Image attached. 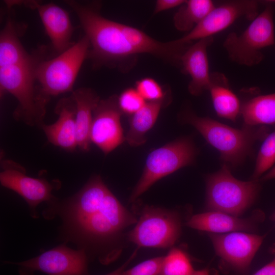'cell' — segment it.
Masks as SVG:
<instances>
[{
    "label": "cell",
    "mask_w": 275,
    "mask_h": 275,
    "mask_svg": "<svg viewBox=\"0 0 275 275\" xmlns=\"http://www.w3.org/2000/svg\"><path fill=\"white\" fill-rule=\"evenodd\" d=\"M55 113L57 120L53 124L43 123L40 126L49 142L67 151L77 147L75 115L76 106L71 96L61 98L58 102Z\"/></svg>",
    "instance_id": "cell-15"
},
{
    "label": "cell",
    "mask_w": 275,
    "mask_h": 275,
    "mask_svg": "<svg viewBox=\"0 0 275 275\" xmlns=\"http://www.w3.org/2000/svg\"><path fill=\"white\" fill-rule=\"evenodd\" d=\"M29 61L15 65L0 67L1 96L12 95L18 105L14 118L30 126H41L49 101L41 93L37 85L35 71L39 62L48 58L47 47L39 46L32 52Z\"/></svg>",
    "instance_id": "cell-2"
},
{
    "label": "cell",
    "mask_w": 275,
    "mask_h": 275,
    "mask_svg": "<svg viewBox=\"0 0 275 275\" xmlns=\"http://www.w3.org/2000/svg\"><path fill=\"white\" fill-rule=\"evenodd\" d=\"M146 101L135 89L129 88L123 91L118 97V103L121 112L132 115L140 110Z\"/></svg>",
    "instance_id": "cell-25"
},
{
    "label": "cell",
    "mask_w": 275,
    "mask_h": 275,
    "mask_svg": "<svg viewBox=\"0 0 275 275\" xmlns=\"http://www.w3.org/2000/svg\"><path fill=\"white\" fill-rule=\"evenodd\" d=\"M183 119L219 151L221 159L228 166L241 164L251 153L254 144L264 140L269 132L266 126L244 125L241 129L234 128L212 119L199 117L189 111L183 114Z\"/></svg>",
    "instance_id": "cell-3"
},
{
    "label": "cell",
    "mask_w": 275,
    "mask_h": 275,
    "mask_svg": "<svg viewBox=\"0 0 275 275\" xmlns=\"http://www.w3.org/2000/svg\"><path fill=\"white\" fill-rule=\"evenodd\" d=\"M7 263L18 265L20 275H34L36 271L48 275H90L85 249L75 250L65 245L25 261Z\"/></svg>",
    "instance_id": "cell-9"
},
{
    "label": "cell",
    "mask_w": 275,
    "mask_h": 275,
    "mask_svg": "<svg viewBox=\"0 0 275 275\" xmlns=\"http://www.w3.org/2000/svg\"><path fill=\"white\" fill-rule=\"evenodd\" d=\"M162 256L156 257L124 270L121 275H158L163 259Z\"/></svg>",
    "instance_id": "cell-27"
},
{
    "label": "cell",
    "mask_w": 275,
    "mask_h": 275,
    "mask_svg": "<svg viewBox=\"0 0 275 275\" xmlns=\"http://www.w3.org/2000/svg\"><path fill=\"white\" fill-rule=\"evenodd\" d=\"M272 219L273 220L275 221V212L274 213V214L272 215Z\"/></svg>",
    "instance_id": "cell-33"
},
{
    "label": "cell",
    "mask_w": 275,
    "mask_h": 275,
    "mask_svg": "<svg viewBox=\"0 0 275 275\" xmlns=\"http://www.w3.org/2000/svg\"><path fill=\"white\" fill-rule=\"evenodd\" d=\"M260 214L240 218L227 213L209 211L191 216L186 223L190 228L215 234L252 231L260 221Z\"/></svg>",
    "instance_id": "cell-16"
},
{
    "label": "cell",
    "mask_w": 275,
    "mask_h": 275,
    "mask_svg": "<svg viewBox=\"0 0 275 275\" xmlns=\"http://www.w3.org/2000/svg\"><path fill=\"white\" fill-rule=\"evenodd\" d=\"M197 153L193 142L187 138L152 151L146 159L143 174L131 194L130 202L135 201L158 180L191 164Z\"/></svg>",
    "instance_id": "cell-7"
},
{
    "label": "cell",
    "mask_w": 275,
    "mask_h": 275,
    "mask_svg": "<svg viewBox=\"0 0 275 275\" xmlns=\"http://www.w3.org/2000/svg\"><path fill=\"white\" fill-rule=\"evenodd\" d=\"M26 6L37 10L51 46L60 54L71 46L73 28L68 13L63 8L53 3L40 4L38 2H28Z\"/></svg>",
    "instance_id": "cell-13"
},
{
    "label": "cell",
    "mask_w": 275,
    "mask_h": 275,
    "mask_svg": "<svg viewBox=\"0 0 275 275\" xmlns=\"http://www.w3.org/2000/svg\"><path fill=\"white\" fill-rule=\"evenodd\" d=\"M163 104V100L147 102L130 119L129 128L125 141L131 146H139L146 142L145 135L155 123Z\"/></svg>",
    "instance_id": "cell-20"
},
{
    "label": "cell",
    "mask_w": 275,
    "mask_h": 275,
    "mask_svg": "<svg viewBox=\"0 0 275 275\" xmlns=\"http://www.w3.org/2000/svg\"><path fill=\"white\" fill-rule=\"evenodd\" d=\"M135 89L145 101L163 100L164 93L161 86L153 78L145 77L136 82Z\"/></svg>",
    "instance_id": "cell-26"
},
{
    "label": "cell",
    "mask_w": 275,
    "mask_h": 275,
    "mask_svg": "<svg viewBox=\"0 0 275 275\" xmlns=\"http://www.w3.org/2000/svg\"><path fill=\"white\" fill-rule=\"evenodd\" d=\"M195 271L187 254L174 248L163 257L158 275H192Z\"/></svg>",
    "instance_id": "cell-23"
},
{
    "label": "cell",
    "mask_w": 275,
    "mask_h": 275,
    "mask_svg": "<svg viewBox=\"0 0 275 275\" xmlns=\"http://www.w3.org/2000/svg\"><path fill=\"white\" fill-rule=\"evenodd\" d=\"M63 209L72 233L83 241L105 243L137 223L135 216L119 202L99 176L89 179L70 198Z\"/></svg>",
    "instance_id": "cell-1"
},
{
    "label": "cell",
    "mask_w": 275,
    "mask_h": 275,
    "mask_svg": "<svg viewBox=\"0 0 275 275\" xmlns=\"http://www.w3.org/2000/svg\"><path fill=\"white\" fill-rule=\"evenodd\" d=\"M244 125L266 126L275 123V93L253 97L241 106Z\"/></svg>",
    "instance_id": "cell-21"
},
{
    "label": "cell",
    "mask_w": 275,
    "mask_h": 275,
    "mask_svg": "<svg viewBox=\"0 0 275 275\" xmlns=\"http://www.w3.org/2000/svg\"><path fill=\"white\" fill-rule=\"evenodd\" d=\"M183 0H158L156 2L154 14L182 5Z\"/></svg>",
    "instance_id": "cell-28"
},
{
    "label": "cell",
    "mask_w": 275,
    "mask_h": 275,
    "mask_svg": "<svg viewBox=\"0 0 275 275\" xmlns=\"http://www.w3.org/2000/svg\"><path fill=\"white\" fill-rule=\"evenodd\" d=\"M273 179H275V166L271 168L265 174H264L259 179V181L260 182L265 181Z\"/></svg>",
    "instance_id": "cell-31"
},
{
    "label": "cell",
    "mask_w": 275,
    "mask_h": 275,
    "mask_svg": "<svg viewBox=\"0 0 275 275\" xmlns=\"http://www.w3.org/2000/svg\"><path fill=\"white\" fill-rule=\"evenodd\" d=\"M136 251H135L130 258L121 266L115 270L107 273L105 275H121L123 271L125 269L128 265L131 262V261L134 259L136 255Z\"/></svg>",
    "instance_id": "cell-30"
},
{
    "label": "cell",
    "mask_w": 275,
    "mask_h": 275,
    "mask_svg": "<svg viewBox=\"0 0 275 275\" xmlns=\"http://www.w3.org/2000/svg\"><path fill=\"white\" fill-rule=\"evenodd\" d=\"M213 42V37L200 40L191 44L180 58L182 71L191 78L188 90L193 95L199 96L209 88L211 74L207 49Z\"/></svg>",
    "instance_id": "cell-14"
},
{
    "label": "cell",
    "mask_w": 275,
    "mask_h": 275,
    "mask_svg": "<svg viewBox=\"0 0 275 275\" xmlns=\"http://www.w3.org/2000/svg\"><path fill=\"white\" fill-rule=\"evenodd\" d=\"M208 91L217 115L235 121L240 114L241 106L237 96L230 89L226 76L219 72L211 74Z\"/></svg>",
    "instance_id": "cell-19"
},
{
    "label": "cell",
    "mask_w": 275,
    "mask_h": 275,
    "mask_svg": "<svg viewBox=\"0 0 275 275\" xmlns=\"http://www.w3.org/2000/svg\"><path fill=\"white\" fill-rule=\"evenodd\" d=\"M252 275H275V257Z\"/></svg>",
    "instance_id": "cell-29"
},
{
    "label": "cell",
    "mask_w": 275,
    "mask_h": 275,
    "mask_svg": "<svg viewBox=\"0 0 275 275\" xmlns=\"http://www.w3.org/2000/svg\"><path fill=\"white\" fill-rule=\"evenodd\" d=\"M181 230L180 219L175 212L146 206L128 239L139 247L166 249L175 244Z\"/></svg>",
    "instance_id": "cell-8"
},
{
    "label": "cell",
    "mask_w": 275,
    "mask_h": 275,
    "mask_svg": "<svg viewBox=\"0 0 275 275\" xmlns=\"http://www.w3.org/2000/svg\"><path fill=\"white\" fill-rule=\"evenodd\" d=\"M0 173L1 185L20 195L28 203L33 215L41 202L54 200L53 185L45 179L28 176L24 169L10 160L3 161Z\"/></svg>",
    "instance_id": "cell-12"
},
{
    "label": "cell",
    "mask_w": 275,
    "mask_h": 275,
    "mask_svg": "<svg viewBox=\"0 0 275 275\" xmlns=\"http://www.w3.org/2000/svg\"><path fill=\"white\" fill-rule=\"evenodd\" d=\"M90 42L84 35L54 58L41 61L35 71L39 89L48 100L52 96L73 92V87L84 61L88 59Z\"/></svg>",
    "instance_id": "cell-4"
},
{
    "label": "cell",
    "mask_w": 275,
    "mask_h": 275,
    "mask_svg": "<svg viewBox=\"0 0 275 275\" xmlns=\"http://www.w3.org/2000/svg\"><path fill=\"white\" fill-rule=\"evenodd\" d=\"M275 162V131L264 139L258 152L253 180H259Z\"/></svg>",
    "instance_id": "cell-24"
},
{
    "label": "cell",
    "mask_w": 275,
    "mask_h": 275,
    "mask_svg": "<svg viewBox=\"0 0 275 275\" xmlns=\"http://www.w3.org/2000/svg\"><path fill=\"white\" fill-rule=\"evenodd\" d=\"M23 31L14 19L8 17L0 35V67L18 65L32 58V52L26 51L20 40Z\"/></svg>",
    "instance_id": "cell-18"
},
{
    "label": "cell",
    "mask_w": 275,
    "mask_h": 275,
    "mask_svg": "<svg viewBox=\"0 0 275 275\" xmlns=\"http://www.w3.org/2000/svg\"><path fill=\"white\" fill-rule=\"evenodd\" d=\"M210 0H189L180 6L173 18L175 27L180 31L190 32L214 8Z\"/></svg>",
    "instance_id": "cell-22"
},
{
    "label": "cell",
    "mask_w": 275,
    "mask_h": 275,
    "mask_svg": "<svg viewBox=\"0 0 275 275\" xmlns=\"http://www.w3.org/2000/svg\"><path fill=\"white\" fill-rule=\"evenodd\" d=\"M260 183L259 180L243 181L235 178L224 164L207 178L206 207L209 211L240 217L256 200Z\"/></svg>",
    "instance_id": "cell-5"
},
{
    "label": "cell",
    "mask_w": 275,
    "mask_h": 275,
    "mask_svg": "<svg viewBox=\"0 0 275 275\" xmlns=\"http://www.w3.org/2000/svg\"><path fill=\"white\" fill-rule=\"evenodd\" d=\"M71 97L76 106L75 123L77 147L88 151L90 149V130L93 111L99 97L92 89L79 88L72 92Z\"/></svg>",
    "instance_id": "cell-17"
},
{
    "label": "cell",
    "mask_w": 275,
    "mask_h": 275,
    "mask_svg": "<svg viewBox=\"0 0 275 275\" xmlns=\"http://www.w3.org/2000/svg\"><path fill=\"white\" fill-rule=\"evenodd\" d=\"M192 275H210V272L208 268H204L199 270H195Z\"/></svg>",
    "instance_id": "cell-32"
},
{
    "label": "cell",
    "mask_w": 275,
    "mask_h": 275,
    "mask_svg": "<svg viewBox=\"0 0 275 275\" xmlns=\"http://www.w3.org/2000/svg\"><path fill=\"white\" fill-rule=\"evenodd\" d=\"M215 253L225 270L245 274L260 247L264 237L244 232L210 233Z\"/></svg>",
    "instance_id": "cell-10"
},
{
    "label": "cell",
    "mask_w": 275,
    "mask_h": 275,
    "mask_svg": "<svg viewBox=\"0 0 275 275\" xmlns=\"http://www.w3.org/2000/svg\"><path fill=\"white\" fill-rule=\"evenodd\" d=\"M122 114L116 96L100 100L94 109L90 141L105 154L125 140L121 123Z\"/></svg>",
    "instance_id": "cell-11"
},
{
    "label": "cell",
    "mask_w": 275,
    "mask_h": 275,
    "mask_svg": "<svg viewBox=\"0 0 275 275\" xmlns=\"http://www.w3.org/2000/svg\"><path fill=\"white\" fill-rule=\"evenodd\" d=\"M273 11L272 5L267 4L241 34H229L223 46L232 61L249 67L261 62V50L275 43Z\"/></svg>",
    "instance_id": "cell-6"
}]
</instances>
